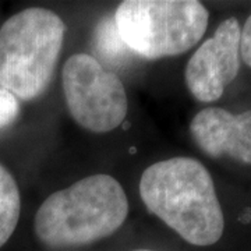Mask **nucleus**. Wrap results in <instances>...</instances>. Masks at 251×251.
Returning a JSON list of instances; mask_svg holds the SVG:
<instances>
[{
  "mask_svg": "<svg viewBox=\"0 0 251 251\" xmlns=\"http://www.w3.org/2000/svg\"><path fill=\"white\" fill-rule=\"evenodd\" d=\"M140 196L156 215L194 246H212L224 234L225 218L206 168L193 158L151 165L140 180Z\"/></svg>",
  "mask_w": 251,
  "mask_h": 251,
  "instance_id": "nucleus-1",
  "label": "nucleus"
},
{
  "mask_svg": "<svg viewBox=\"0 0 251 251\" xmlns=\"http://www.w3.org/2000/svg\"><path fill=\"white\" fill-rule=\"evenodd\" d=\"M128 215L122 184L109 175H92L50 194L36 211L38 239L50 249L80 247L113 234Z\"/></svg>",
  "mask_w": 251,
  "mask_h": 251,
  "instance_id": "nucleus-2",
  "label": "nucleus"
},
{
  "mask_svg": "<svg viewBox=\"0 0 251 251\" xmlns=\"http://www.w3.org/2000/svg\"><path fill=\"white\" fill-rule=\"evenodd\" d=\"M66 25L56 13L29 7L0 28V87L17 99L39 98L50 85Z\"/></svg>",
  "mask_w": 251,
  "mask_h": 251,
  "instance_id": "nucleus-3",
  "label": "nucleus"
},
{
  "mask_svg": "<svg viewBox=\"0 0 251 251\" xmlns=\"http://www.w3.org/2000/svg\"><path fill=\"white\" fill-rule=\"evenodd\" d=\"M113 20L130 52L156 60L197 45L209 13L197 0H127L119 4Z\"/></svg>",
  "mask_w": 251,
  "mask_h": 251,
  "instance_id": "nucleus-4",
  "label": "nucleus"
},
{
  "mask_svg": "<svg viewBox=\"0 0 251 251\" xmlns=\"http://www.w3.org/2000/svg\"><path fill=\"white\" fill-rule=\"evenodd\" d=\"M64 99L72 117L92 133H109L127 116V95L116 73L87 53H75L62 70Z\"/></svg>",
  "mask_w": 251,
  "mask_h": 251,
  "instance_id": "nucleus-5",
  "label": "nucleus"
},
{
  "mask_svg": "<svg viewBox=\"0 0 251 251\" xmlns=\"http://www.w3.org/2000/svg\"><path fill=\"white\" fill-rule=\"evenodd\" d=\"M240 29L237 18H226L188 60L184 80L190 94L200 102L218 100L239 74Z\"/></svg>",
  "mask_w": 251,
  "mask_h": 251,
  "instance_id": "nucleus-6",
  "label": "nucleus"
},
{
  "mask_svg": "<svg viewBox=\"0 0 251 251\" xmlns=\"http://www.w3.org/2000/svg\"><path fill=\"white\" fill-rule=\"evenodd\" d=\"M190 133L202 152L211 158L229 156L251 165V109L233 115L224 108H205L193 117Z\"/></svg>",
  "mask_w": 251,
  "mask_h": 251,
  "instance_id": "nucleus-7",
  "label": "nucleus"
},
{
  "mask_svg": "<svg viewBox=\"0 0 251 251\" xmlns=\"http://www.w3.org/2000/svg\"><path fill=\"white\" fill-rule=\"evenodd\" d=\"M21 214V197L17 181L0 163V249L9 242Z\"/></svg>",
  "mask_w": 251,
  "mask_h": 251,
  "instance_id": "nucleus-8",
  "label": "nucleus"
},
{
  "mask_svg": "<svg viewBox=\"0 0 251 251\" xmlns=\"http://www.w3.org/2000/svg\"><path fill=\"white\" fill-rule=\"evenodd\" d=\"M95 45L99 54L110 63L122 62L130 53L117 32L113 17L103 18L95 29Z\"/></svg>",
  "mask_w": 251,
  "mask_h": 251,
  "instance_id": "nucleus-9",
  "label": "nucleus"
},
{
  "mask_svg": "<svg viewBox=\"0 0 251 251\" xmlns=\"http://www.w3.org/2000/svg\"><path fill=\"white\" fill-rule=\"evenodd\" d=\"M20 112L21 108L18 99L11 92L0 87V131L14 125Z\"/></svg>",
  "mask_w": 251,
  "mask_h": 251,
  "instance_id": "nucleus-10",
  "label": "nucleus"
},
{
  "mask_svg": "<svg viewBox=\"0 0 251 251\" xmlns=\"http://www.w3.org/2000/svg\"><path fill=\"white\" fill-rule=\"evenodd\" d=\"M240 56L243 62L251 67V14L240 29Z\"/></svg>",
  "mask_w": 251,
  "mask_h": 251,
  "instance_id": "nucleus-11",
  "label": "nucleus"
},
{
  "mask_svg": "<svg viewBox=\"0 0 251 251\" xmlns=\"http://www.w3.org/2000/svg\"><path fill=\"white\" fill-rule=\"evenodd\" d=\"M250 221H251V211L250 209H246L244 215L242 216V222L247 224V222H250Z\"/></svg>",
  "mask_w": 251,
  "mask_h": 251,
  "instance_id": "nucleus-12",
  "label": "nucleus"
},
{
  "mask_svg": "<svg viewBox=\"0 0 251 251\" xmlns=\"http://www.w3.org/2000/svg\"><path fill=\"white\" fill-rule=\"evenodd\" d=\"M135 251H152V250H135Z\"/></svg>",
  "mask_w": 251,
  "mask_h": 251,
  "instance_id": "nucleus-13",
  "label": "nucleus"
}]
</instances>
